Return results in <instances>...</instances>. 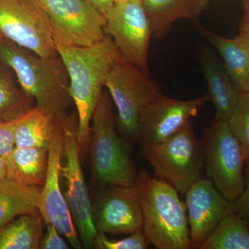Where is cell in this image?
<instances>
[{
    "mask_svg": "<svg viewBox=\"0 0 249 249\" xmlns=\"http://www.w3.org/2000/svg\"><path fill=\"white\" fill-rule=\"evenodd\" d=\"M137 188L142 206V230L157 249H192L186 204L169 183L139 173Z\"/></svg>",
    "mask_w": 249,
    "mask_h": 249,
    "instance_id": "cell-3",
    "label": "cell"
},
{
    "mask_svg": "<svg viewBox=\"0 0 249 249\" xmlns=\"http://www.w3.org/2000/svg\"><path fill=\"white\" fill-rule=\"evenodd\" d=\"M46 227L40 213L15 218L0 227V249H38Z\"/></svg>",
    "mask_w": 249,
    "mask_h": 249,
    "instance_id": "cell-22",
    "label": "cell"
},
{
    "mask_svg": "<svg viewBox=\"0 0 249 249\" xmlns=\"http://www.w3.org/2000/svg\"><path fill=\"white\" fill-rule=\"evenodd\" d=\"M48 18L55 43L90 47L106 37V17L85 0H34Z\"/></svg>",
    "mask_w": 249,
    "mask_h": 249,
    "instance_id": "cell-9",
    "label": "cell"
},
{
    "mask_svg": "<svg viewBox=\"0 0 249 249\" xmlns=\"http://www.w3.org/2000/svg\"><path fill=\"white\" fill-rule=\"evenodd\" d=\"M235 211L249 225V158L246 160L245 186L235 201Z\"/></svg>",
    "mask_w": 249,
    "mask_h": 249,
    "instance_id": "cell-29",
    "label": "cell"
},
{
    "mask_svg": "<svg viewBox=\"0 0 249 249\" xmlns=\"http://www.w3.org/2000/svg\"><path fill=\"white\" fill-rule=\"evenodd\" d=\"M0 58L14 70L19 86L34 98L37 107L58 117L68 114L73 102L68 72L60 55L42 57L4 38Z\"/></svg>",
    "mask_w": 249,
    "mask_h": 249,
    "instance_id": "cell-2",
    "label": "cell"
},
{
    "mask_svg": "<svg viewBox=\"0 0 249 249\" xmlns=\"http://www.w3.org/2000/svg\"><path fill=\"white\" fill-rule=\"evenodd\" d=\"M199 249H249V225L236 211L217 224Z\"/></svg>",
    "mask_w": 249,
    "mask_h": 249,
    "instance_id": "cell-24",
    "label": "cell"
},
{
    "mask_svg": "<svg viewBox=\"0 0 249 249\" xmlns=\"http://www.w3.org/2000/svg\"><path fill=\"white\" fill-rule=\"evenodd\" d=\"M7 176V168H6V160L4 157L0 156V181Z\"/></svg>",
    "mask_w": 249,
    "mask_h": 249,
    "instance_id": "cell-32",
    "label": "cell"
},
{
    "mask_svg": "<svg viewBox=\"0 0 249 249\" xmlns=\"http://www.w3.org/2000/svg\"><path fill=\"white\" fill-rule=\"evenodd\" d=\"M62 117L34 107L16 121L15 145L18 147H48Z\"/></svg>",
    "mask_w": 249,
    "mask_h": 249,
    "instance_id": "cell-21",
    "label": "cell"
},
{
    "mask_svg": "<svg viewBox=\"0 0 249 249\" xmlns=\"http://www.w3.org/2000/svg\"><path fill=\"white\" fill-rule=\"evenodd\" d=\"M115 2H121V1H137V2L142 3V0H114Z\"/></svg>",
    "mask_w": 249,
    "mask_h": 249,
    "instance_id": "cell-33",
    "label": "cell"
},
{
    "mask_svg": "<svg viewBox=\"0 0 249 249\" xmlns=\"http://www.w3.org/2000/svg\"><path fill=\"white\" fill-rule=\"evenodd\" d=\"M201 62L208 84V96L215 108L214 119L228 121L235 111L244 91L232 79L223 62L209 49L201 51Z\"/></svg>",
    "mask_w": 249,
    "mask_h": 249,
    "instance_id": "cell-16",
    "label": "cell"
},
{
    "mask_svg": "<svg viewBox=\"0 0 249 249\" xmlns=\"http://www.w3.org/2000/svg\"><path fill=\"white\" fill-rule=\"evenodd\" d=\"M150 245V242L142 229L121 240L109 239L106 234L98 232L96 249H146Z\"/></svg>",
    "mask_w": 249,
    "mask_h": 249,
    "instance_id": "cell-26",
    "label": "cell"
},
{
    "mask_svg": "<svg viewBox=\"0 0 249 249\" xmlns=\"http://www.w3.org/2000/svg\"><path fill=\"white\" fill-rule=\"evenodd\" d=\"M211 0H142V4L157 37L166 34L172 25L181 19L196 22Z\"/></svg>",
    "mask_w": 249,
    "mask_h": 249,
    "instance_id": "cell-17",
    "label": "cell"
},
{
    "mask_svg": "<svg viewBox=\"0 0 249 249\" xmlns=\"http://www.w3.org/2000/svg\"><path fill=\"white\" fill-rule=\"evenodd\" d=\"M142 153L157 178L178 192L187 190L202 178L204 156L201 142L196 140L193 120L169 139L142 146Z\"/></svg>",
    "mask_w": 249,
    "mask_h": 249,
    "instance_id": "cell-5",
    "label": "cell"
},
{
    "mask_svg": "<svg viewBox=\"0 0 249 249\" xmlns=\"http://www.w3.org/2000/svg\"><path fill=\"white\" fill-rule=\"evenodd\" d=\"M16 121L5 122L0 121V156L5 157L16 147L15 145V128Z\"/></svg>",
    "mask_w": 249,
    "mask_h": 249,
    "instance_id": "cell-27",
    "label": "cell"
},
{
    "mask_svg": "<svg viewBox=\"0 0 249 249\" xmlns=\"http://www.w3.org/2000/svg\"><path fill=\"white\" fill-rule=\"evenodd\" d=\"M62 234L52 224H47L45 232L41 239L40 249H68L70 246L62 238Z\"/></svg>",
    "mask_w": 249,
    "mask_h": 249,
    "instance_id": "cell-28",
    "label": "cell"
},
{
    "mask_svg": "<svg viewBox=\"0 0 249 249\" xmlns=\"http://www.w3.org/2000/svg\"><path fill=\"white\" fill-rule=\"evenodd\" d=\"M227 122L240 142L247 160L249 158V93H242L238 105Z\"/></svg>",
    "mask_w": 249,
    "mask_h": 249,
    "instance_id": "cell-25",
    "label": "cell"
},
{
    "mask_svg": "<svg viewBox=\"0 0 249 249\" xmlns=\"http://www.w3.org/2000/svg\"><path fill=\"white\" fill-rule=\"evenodd\" d=\"M105 88L117 109L118 126L123 137L129 144L138 142L141 112L162 94L160 88L148 75L123 57L109 71Z\"/></svg>",
    "mask_w": 249,
    "mask_h": 249,
    "instance_id": "cell-7",
    "label": "cell"
},
{
    "mask_svg": "<svg viewBox=\"0 0 249 249\" xmlns=\"http://www.w3.org/2000/svg\"><path fill=\"white\" fill-rule=\"evenodd\" d=\"M8 178L42 188L48 168V147H15L5 157Z\"/></svg>",
    "mask_w": 249,
    "mask_h": 249,
    "instance_id": "cell-19",
    "label": "cell"
},
{
    "mask_svg": "<svg viewBox=\"0 0 249 249\" xmlns=\"http://www.w3.org/2000/svg\"><path fill=\"white\" fill-rule=\"evenodd\" d=\"M184 195L192 249H199L223 218L235 211V201L223 196L208 178L193 183Z\"/></svg>",
    "mask_w": 249,
    "mask_h": 249,
    "instance_id": "cell-15",
    "label": "cell"
},
{
    "mask_svg": "<svg viewBox=\"0 0 249 249\" xmlns=\"http://www.w3.org/2000/svg\"><path fill=\"white\" fill-rule=\"evenodd\" d=\"M196 24V29L220 54L223 64L232 79L246 92L249 82V38L239 34L233 38H226L199 23Z\"/></svg>",
    "mask_w": 249,
    "mask_h": 249,
    "instance_id": "cell-18",
    "label": "cell"
},
{
    "mask_svg": "<svg viewBox=\"0 0 249 249\" xmlns=\"http://www.w3.org/2000/svg\"><path fill=\"white\" fill-rule=\"evenodd\" d=\"M105 17V33L111 36L123 58L150 76L149 46L153 33L142 3L116 2Z\"/></svg>",
    "mask_w": 249,
    "mask_h": 249,
    "instance_id": "cell-11",
    "label": "cell"
},
{
    "mask_svg": "<svg viewBox=\"0 0 249 249\" xmlns=\"http://www.w3.org/2000/svg\"><path fill=\"white\" fill-rule=\"evenodd\" d=\"M206 177L218 191L235 201L245 186L246 157L227 121L214 119L201 141Z\"/></svg>",
    "mask_w": 249,
    "mask_h": 249,
    "instance_id": "cell-6",
    "label": "cell"
},
{
    "mask_svg": "<svg viewBox=\"0 0 249 249\" xmlns=\"http://www.w3.org/2000/svg\"><path fill=\"white\" fill-rule=\"evenodd\" d=\"M70 82V91L78 118V143L82 160L89 150L91 119L109 71L122 55L110 36L90 47L55 43Z\"/></svg>",
    "mask_w": 249,
    "mask_h": 249,
    "instance_id": "cell-1",
    "label": "cell"
},
{
    "mask_svg": "<svg viewBox=\"0 0 249 249\" xmlns=\"http://www.w3.org/2000/svg\"><path fill=\"white\" fill-rule=\"evenodd\" d=\"M93 224L106 235H130L142 230L143 219L137 185L99 187L91 196Z\"/></svg>",
    "mask_w": 249,
    "mask_h": 249,
    "instance_id": "cell-12",
    "label": "cell"
},
{
    "mask_svg": "<svg viewBox=\"0 0 249 249\" xmlns=\"http://www.w3.org/2000/svg\"><path fill=\"white\" fill-rule=\"evenodd\" d=\"M0 34L40 56L59 55L48 18L34 0H0Z\"/></svg>",
    "mask_w": 249,
    "mask_h": 249,
    "instance_id": "cell-10",
    "label": "cell"
},
{
    "mask_svg": "<svg viewBox=\"0 0 249 249\" xmlns=\"http://www.w3.org/2000/svg\"><path fill=\"white\" fill-rule=\"evenodd\" d=\"M127 141L118 134L112 100L103 91L93 113L90 132L91 180L95 186H135L139 173Z\"/></svg>",
    "mask_w": 249,
    "mask_h": 249,
    "instance_id": "cell-4",
    "label": "cell"
},
{
    "mask_svg": "<svg viewBox=\"0 0 249 249\" xmlns=\"http://www.w3.org/2000/svg\"><path fill=\"white\" fill-rule=\"evenodd\" d=\"M36 106L34 98L19 86L14 70L0 58V121L14 122Z\"/></svg>",
    "mask_w": 249,
    "mask_h": 249,
    "instance_id": "cell-23",
    "label": "cell"
},
{
    "mask_svg": "<svg viewBox=\"0 0 249 249\" xmlns=\"http://www.w3.org/2000/svg\"><path fill=\"white\" fill-rule=\"evenodd\" d=\"M243 16L240 21L239 35L249 38V0H242Z\"/></svg>",
    "mask_w": 249,
    "mask_h": 249,
    "instance_id": "cell-30",
    "label": "cell"
},
{
    "mask_svg": "<svg viewBox=\"0 0 249 249\" xmlns=\"http://www.w3.org/2000/svg\"><path fill=\"white\" fill-rule=\"evenodd\" d=\"M62 118L48 145V168L41 190L38 210L47 224H52L73 249L83 248L66 197L60 188L61 160L63 156Z\"/></svg>",
    "mask_w": 249,
    "mask_h": 249,
    "instance_id": "cell-13",
    "label": "cell"
},
{
    "mask_svg": "<svg viewBox=\"0 0 249 249\" xmlns=\"http://www.w3.org/2000/svg\"><path fill=\"white\" fill-rule=\"evenodd\" d=\"M85 1L91 4L104 16L107 15L116 3L114 0H85Z\"/></svg>",
    "mask_w": 249,
    "mask_h": 249,
    "instance_id": "cell-31",
    "label": "cell"
},
{
    "mask_svg": "<svg viewBox=\"0 0 249 249\" xmlns=\"http://www.w3.org/2000/svg\"><path fill=\"white\" fill-rule=\"evenodd\" d=\"M246 92L249 93V82L248 86H247V91H246Z\"/></svg>",
    "mask_w": 249,
    "mask_h": 249,
    "instance_id": "cell-35",
    "label": "cell"
},
{
    "mask_svg": "<svg viewBox=\"0 0 249 249\" xmlns=\"http://www.w3.org/2000/svg\"><path fill=\"white\" fill-rule=\"evenodd\" d=\"M62 121L65 164L62 165L61 176L66 181L65 197L83 247L96 249L98 232L93 224L91 196L82 169L76 111L62 116Z\"/></svg>",
    "mask_w": 249,
    "mask_h": 249,
    "instance_id": "cell-8",
    "label": "cell"
},
{
    "mask_svg": "<svg viewBox=\"0 0 249 249\" xmlns=\"http://www.w3.org/2000/svg\"><path fill=\"white\" fill-rule=\"evenodd\" d=\"M209 100L208 95L186 101L160 95L141 112L137 142L144 146L169 139L191 121Z\"/></svg>",
    "mask_w": 249,
    "mask_h": 249,
    "instance_id": "cell-14",
    "label": "cell"
},
{
    "mask_svg": "<svg viewBox=\"0 0 249 249\" xmlns=\"http://www.w3.org/2000/svg\"><path fill=\"white\" fill-rule=\"evenodd\" d=\"M42 188L28 186L6 177L0 181V227L15 218L39 213Z\"/></svg>",
    "mask_w": 249,
    "mask_h": 249,
    "instance_id": "cell-20",
    "label": "cell"
},
{
    "mask_svg": "<svg viewBox=\"0 0 249 249\" xmlns=\"http://www.w3.org/2000/svg\"><path fill=\"white\" fill-rule=\"evenodd\" d=\"M3 39H4V37H3V36H1V34H0V42H1V41Z\"/></svg>",
    "mask_w": 249,
    "mask_h": 249,
    "instance_id": "cell-34",
    "label": "cell"
}]
</instances>
